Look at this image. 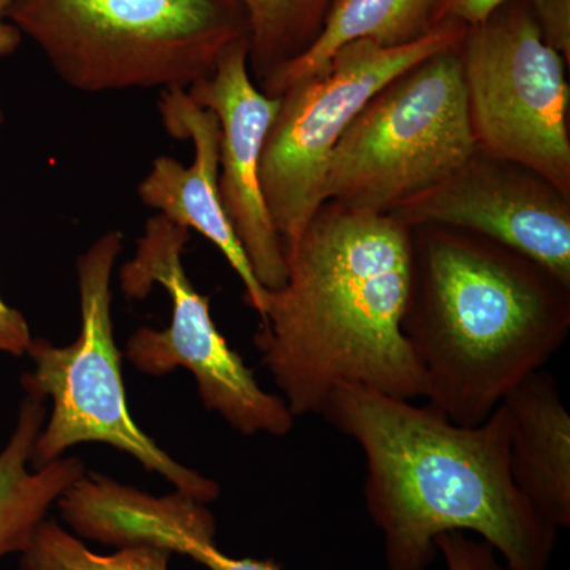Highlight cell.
I'll return each mask as SVG.
<instances>
[{
  "label": "cell",
  "mask_w": 570,
  "mask_h": 570,
  "mask_svg": "<svg viewBox=\"0 0 570 570\" xmlns=\"http://www.w3.org/2000/svg\"><path fill=\"white\" fill-rule=\"evenodd\" d=\"M32 337L31 326L24 314L0 296V354L20 358L28 354Z\"/></svg>",
  "instance_id": "21"
},
{
  "label": "cell",
  "mask_w": 570,
  "mask_h": 570,
  "mask_svg": "<svg viewBox=\"0 0 570 570\" xmlns=\"http://www.w3.org/2000/svg\"><path fill=\"white\" fill-rule=\"evenodd\" d=\"M171 551L153 543H132L100 554L59 521L47 519L20 554L21 570H168Z\"/></svg>",
  "instance_id": "17"
},
{
  "label": "cell",
  "mask_w": 570,
  "mask_h": 570,
  "mask_svg": "<svg viewBox=\"0 0 570 570\" xmlns=\"http://www.w3.org/2000/svg\"><path fill=\"white\" fill-rule=\"evenodd\" d=\"M47 404L45 397L24 393L13 431L0 450V560L26 550L51 508L86 472L77 456L32 466Z\"/></svg>",
  "instance_id": "14"
},
{
  "label": "cell",
  "mask_w": 570,
  "mask_h": 570,
  "mask_svg": "<svg viewBox=\"0 0 570 570\" xmlns=\"http://www.w3.org/2000/svg\"><path fill=\"white\" fill-rule=\"evenodd\" d=\"M285 261L287 279L266 291L254 346L295 419L321 414L341 385L409 401L426 396L425 374L403 333L406 224L326 200Z\"/></svg>",
  "instance_id": "1"
},
{
  "label": "cell",
  "mask_w": 570,
  "mask_h": 570,
  "mask_svg": "<svg viewBox=\"0 0 570 570\" xmlns=\"http://www.w3.org/2000/svg\"><path fill=\"white\" fill-rule=\"evenodd\" d=\"M157 108L171 138L193 142L194 163L184 167L174 157H156L148 175L138 184V197L165 219L212 242L242 281L246 305L262 317L266 291L255 279L220 202L219 119L208 108L195 104L184 89L163 91Z\"/></svg>",
  "instance_id": "12"
},
{
  "label": "cell",
  "mask_w": 570,
  "mask_h": 570,
  "mask_svg": "<svg viewBox=\"0 0 570 570\" xmlns=\"http://www.w3.org/2000/svg\"><path fill=\"white\" fill-rule=\"evenodd\" d=\"M122 247V232L110 230L78 255L81 328L77 340L56 346L45 337H32L29 344L26 355L31 356L33 371L21 377L22 389L51 401L32 466L62 459L75 445H110L170 482L175 491L209 504L220 497L219 483L171 459L130 414L111 314L112 273Z\"/></svg>",
  "instance_id": "5"
},
{
  "label": "cell",
  "mask_w": 570,
  "mask_h": 570,
  "mask_svg": "<svg viewBox=\"0 0 570 570\" xmlns=\"http://www.w3.org/2000/svg\"><path fill=\"white\" fill-rule=\"evenodd\" d=\"M543 40L570 63V0H531Z\"/></svg>",
  "instance_id": "20"
},
{
  "label": "cell",
  "mask_w": 570,
  "mask_h": 570,
  "mask_svg": "<svg viewBox=\"0 0 570 570\" xmlns=\"http://www.w3.org/2000/svg\"><path fill=\"white\" fill-rule=\"evenodd\" d=\"M407 227L464 228L527 255L570 285V198L542 176L478 151L392 213Z\"/></svg>",
  "instance_id": "10"
},
{
  "label": "cell",
  "mask_w": 570,
  "mask_h": 570,
  "mask_svg": "<svg viewBox=\"0 0 570 570\" xmlns=\"http://www.w3.org/2000/svg\"><path fill=\"white\" fill-rule=\"evenodd\" d=\"M321 415L365 455L366 509L389 570H426L434 540L452 531L478 532L508 570H547L558 530L513 483L501 404L463 426L430 404L341 385Z\"/></svg>",
  "instance_id": "2"
},
{
  "label": "cell",
  "mask_w": 570,
  "mask_h": 570,
  "mask_svg": "<svg viewBox=\"0 0 570 570\" xmlns=\"http://www.w3.org/2000/svg\"><path fill=\"white\" fill-rule=\"evenodd\" d=\"M249 22V70L262 82L317 39L335 0H239Z\"/></svg>",
  "instance_id": "16"
},
{
  "label": "cell",
  "mask_w": 570,
  "mask_h": 570,
  "mask_svg": "<svg viewBox=\"0 0 570 570\" xmlns=\"http://www.w3.org/2000/svg\"><path fill=\"white\" fill-rule=\"evenodd\" d=\"M7 18L86 94L187 91L250 39L239 0H13Z\"/></svg>",
  "instance_id": "4"
},
{
  "label": "cell",
  "mask_w": 570,
  "mask_h": 570,
  "mask_svg": "<svg viewBox=\"0 0 570 570\" xmlns=\"http://www.w3.org/2000/svg\"><path fill=\"white\" fill-rule=\"evenodd\" d=\"M448 570H508L497 558V551L483 540L469 539L464 532L452 531L434 540Z\"/></svg>",
  "instance_id": "19"
},
{
  "label": "cell",
  "mask_w": 570,
  "mask_h": 570,
  "mask_svg": "<svg viewBox=\"0 0 570 570\" xmlns=\"http://www.w3.org/2000/svg\"><path fill=\"white\" fill-rule=\"evenodd\" d=\"M13 0H0V58L13 55L20 48L22 36L20 29L9 21L7 10ZM0 124H2V111H0Z\"/></svg>",
  "instance_id": "23"
},
{
  "label": "cell",
  "mask_w": 570,
  "mask_h": 570,
  "mask_svg": "<svg viewBox=\"0 0 570 570\" xmlns=\"http://www.w3.org/2000/svg\"><path fill=\"white\" fill-rule=\"evenodd\" d=\"M501 406L509 422L513 483L554 530L570 524V414L557 381L539 370L519 382Z\"/></svg>",
  "instance_id": "13"
},
{
  "label": "cell",
  "mask_w": 570,
  "mask_h": 570,
  "mask_svg": "<svg viewBox=\"0 0 570 570\" xmlns=\"http://www.w3.org/2000/svg\"><path fill=\"white\" fill-rule=\"evenodd\" d=\"M460 45L415 63L367 100L333 149L325 202L392 214L474 156Z\"/></svg>",
  "instance_id": "6"
},
{
  "label": "cell",
  "mask_w": 570,
  "mask_h": 570,
  "mask_svg": "<svg viewBox=\"0 0 570 570\" xmlns=\"http://www.w3.org/2000/svg\"><path fill=\"white\" fill-rule=\"evenodd\" d=\"M439 7L441 0H335L313 45L258 82V88L277 99L296 82L324 73L333 56L354 41L397 48L425 39L441 24Z\"/></svg>",
  "instance_id": "15"
},
{
  "label": "cell",
  "mask_w": 570,
  "mask_h": 570,
  "mask_svg": "<svg viewBox=\"0 0 570 570\" xmlns=\"http://www.w3.org/2000/svg\"><path fill=\"white\" fill-rule=\"evenodd\" d=\"M466 31L461 22L442 21L425 39L406 47L354 41L333 56L324 73L296 82L277 97L279 107L266 132L258 178L285 250L325 204L333 149L367 100L415 63L459 47Z\"/></svg>",
  "instance_id": "9"
},
{
  "label": "cell",
  "mask_w": 570,
  "mask_h": 570,
  "mask_svg": "<svg viewBox=\"0 0 570 570\" xmlns=\"http://www.w3.org/2000/svg\"><path fill=\"white\" fill-rule=\"evenodd\" d=\"M403 333L426 400L450 422H485L568 340L570 285L527 255L449 225L409 227Z\"/></svg>",
  "instance_id": "3"
},
{
  "label": "cell",
  "mask_w": 570,
  "mask_h": 570,
  "mask_svg": "<svg viewBox=\"0 0 570 570\" xmlns=\"http://www.w3.org/2000/svg\"><path fill=\"white\" fill-rule=\"evenodd\" d=\"M249 47V41L236 45L220 59L213 75L195 82L186 92L219 119L220 202L255 279L272 292L285 284L287 261L283 239L266 209L258 170L279 99L265 96L255 86Z\"/></svg>",
  "instance_id": "11"
},
{
  "label": "cell",
  "mask_w": 570,
  "mask_h": 570,
  "mask_svg": "<svg viewBox=\"0 0 570 570\" xmlns=\"http://www.w3.org/2000/svg\"><path fill=\"white\" fill-rule=\"evenodd\" d=\"M189 242V228L160 214L146 220L134 257L119 269V287L130 299L146 298L156 285L163 287L171 299V318L163 330H135L124 355L148 376H167L179 367L189 371L206 411L236 433L287 436L295 423L287 403L261 387L214 324L208 296L187 276L183 258Z\"/></svg>",
  "instance_id": "8"
},
{
  "label": "cell",
  "mask_w": 570,
  "mask_h": 570,
  "mask_svg": "<svg viewBox=\"0 0 570 570\" xmlns=\"http://www.w3.org/2000/svg\"><path fill=\"white\" fill-rule=\"evenodd\" d=\"M460 59L479 151L570 198L569 66L543 40L531 0H509L468 28Z\"/></svg>",
  "instance_id": "7"
},
{
  "label": "cell",
  "mask_w": 570,
  "mask_h": 570,
  "mask_svg": "<svg viewBox=\"0 0 570 570\" xmlns=\"http://www.w3.org/2000/svg\"><path fill=\"white\" fill-rule=\"evenodd\" d=\"M216 519L209 509L187 505L168 512L157 523L154 540L171 553L184 554L209 570H281L273 560L234 558L216 547Z\"/></svg>",
  "instance_id": "18"
},
{
  "label": "cell",
  "mask_w": 570,
  "mask_h": 570,
  "mask_svg": "<svg viewBox=\"0 0 570 570\" xmlns=\"http://www.w3.org/2000/svg\"><path fill=\"white\" fill-rule=\"evenodd\" d=\"M505 2L509 0H441L438 21H456L471 28Z\"/></svg>",
  "instance_id": "22"
}]
</instances>
